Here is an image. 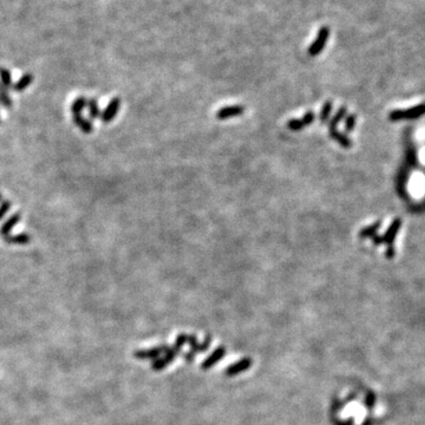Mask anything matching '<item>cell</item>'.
<instances>
[{
	"mask_svg": "<svg viewBox=\"0 0 425 425\" xmlns=\"http://www.w3.org/2000/svg\"><path fill=\"white\" fill-rule=\"evenodd\" d=\"M12 207V202L8 200H2L1 202H0V221H1L2 219H4V216L9 212V209H11Z\"/></svg>",
	"mask_w": 425,
	"mask_h": 425,
	"instance_id": "obj_20",
	"label": "cell"
},
{
	"mask_svg": "<svg viewBox=\"0 0 425 425\" xmlns=\"http://www.w3.org/2000/svg\"><path fill=\"white\" fill-rule=\"evenodd\" d=\"M0 93H8V89H6L4 85H1V83H0Z\"/></svg>",
	"mask_w": 425,
	"mask_h": 425,
	"instance_id": "obj_29",
	"label": "cell"
},
{
	"mask_svg": "<svg viewBox=\"0 0 425 425\" xmlns=\"http://www.w3.org/2000/svg\"><path fill=\"white\" fill-rule=\"evenodd\" d=\"M168 349H169V347H168L167 345H162V346L154 347V349L137 350V351H135L134 356H135V358L141 359V360H149V359L156 360L157 358H160V356L162 355V353L167 352Z\"/></svg>",
	"mask_w": 425,
	"mask_h": 425,
	"instance_id": "obj_3",
	"label": "cell"
},
{
	"mask_svg": "<svg viewBox=\"0 0 425 425\" xmlns=\"http://www.w3.org/2000/svg\"><path fill=\"white\" fill-rule=\"evenodd\" d=\"M0 105L6 109H11L13 105V100L9 97L8 93H0Z\"/></svg>",
	"mask_w": 425,
	"mask_h": 425,
	"instance_id": "obj_21",
	"label": "cell"
},
{
	"mask_svg": "<svg viewBox=\"0 0 425 425\" xmlns=\"http://www.w3.org/2000/svg\"><path fill=\"white\" fill-rule=\"evenodd\" d=\"M0 123H1V118H0Z\"/></svg>",
	"mask_w": 425,
	"mask_h": 425,
	"instance_id": "obj_31",
	"label": "cell"
},
{
	"mask_svg": "<svg viewBox=\"0 0 425 425\" xmlns=\"http://www.w3.org/2000/svg\"><path fill=\"white\" fill-rule=\"evenodd\" d=\"M381 225H382V222H381V221H377V222H375V223H373V225H371V226L365 227V228H363V229L360 230V232H359V236H360V238H362V239L372 238L373 235L377 234L378 229L381 228Z\"/></svg>",
	"mask_w": 425,
	"mask_h": 425,
	"instance_id": "obj_15",
	"label": "cell"
},
{
	"mask_svg": "<svg viewBox=\"0 0 425 425\" xmlns=\"http://www.w3.org/2000/svg\"><path fill=\"white\" fill-rule=\"evenodd\" d=\"M330 136L333 139H336V141L338 142V143L344 148H351L352 147L351 138H349L346 135H344V134H342V132H339L338 130H337V129H334V130H331Z\"/></svg>",
	"mask_w": 425,
	"mask_h": 425,
	"instance_id": "obj_14",
	"label": "cell"
},
{
	"mask_svg": "<svg viewBox=\"0 0 425 425\" xmlns=\"http://www.w3.org/2000/svg\"><path fill=\"white\" fill-rule=\"evenodd\" d=\"M87 109H89V116L91 119H96L100 117V109L98 106V100L96 98H90L87 99Z\"/></svg>",
	"mask_w": 425,
	"mask_h": 425,
	"instance_id": "obj_16",
	"label": "cell"
},
{
	"mask_svg": "<svg viewBox=\"0 0 425 425\" xmlns=\"http://www.w3.org/2000/svg\"><path fill=\"white\" fill-rule=\"evenodd\" d=\"M332 109H333L332 100H327L325 104H324L323 109H321V111H320L319 118H320L321 122H326L327 119H329V117L331 116V112H332Z\"/></svg>",
	"mask_w": 425,
	"mask_h": 425,
	"instance_id": "obj_19",
	"label": "cell"
},
{
	"mask_svg": "<svg viewBox=\"0 0 425 425\" xmlns=\"http://www.w3.org/2000/svg\"><path fill=\"white\" fill-rule=\"evenodd\" d=\"M356 116L355 115H350L349 117L346 118V122H345V130L347 131V132H351L353 129H355V126H356Z\"/></svg>",
	"mask_w": 425,
	"mask_h": 425,
	"instance_id": "obj_23",
	"label": "cell"
},
{
	"mask_svg": "<svg viewBox=\"0 0 425 425\" xmlns=\"http://www.w3.org/2000/svg\"><path fill=\"white\" fill-rule=\"evenodd\" d=\"M401 227H402V220L395 219L390 225V227L388 228V230L385 232L384 236H382L383 242H385L388 246H392V243H394L396 236H397V233L399 232V229H401Z\"/></svg>",
	"mask_w": 425,
	"mask_h": 425,
	"instance_id": "obj_6",
	"label": "cell"
},
{
	"mask_svg": "<svg viewBox=\"0 0 425 425\" xmlns=\"http://www.w3.org/2000/svg\"><path fill=\"white\" fill-rule=\"evenodd\" d=\"M178 353V351L176 349H174V347H169L168 349V351L164 353L163 358H157L156 360H154V363H152L151 368L154 371H161V370H163L165 366L169 365L170 363H173V360L176 355Z\"/></svg>",
	"mask_w": 425,
	"mask_h": 425,
	"instance_id": "obj_4",
	"label": "cell"
},
{
	"mask_svg": "<svg viewBox=\"0 0 425 425\" xmlns=\"http://www.w3.org/2000/svg\"><path fill=\"white\" fill-rule=\"evenodd\" d=\"M1 201H2V195H1V194H0V202H1Z\"/></svg>",
	"mask_w": 425,
	"mask_h": 425,
	"instance_id": "obj_30",
	"label": "cell"
},
{
	"mask_svg": "<svg viewBox=\"0 0 425 425\" xmlns=\"http://www.w3.org/2000/svg\"><path fill=\"white\" fill-rule=\"evenodd\" d=\"M2 240L8 245H26V243L31 242V235L26 234V233H20V234H8L2 236Z\"/></svg>",
	"mask_w": 425,
	"mask_h": 425,
	"instance_id": "obj_10",
	"label": "cell"
},
{
	"mask_svg": "<svg viewBox=\"0 0 425 425\" xmlns=\"http://www.w3.org/2000/svg\"><path fill=\"white\" fill-rule=\"evenodd\" d=\"M372 241H373V243H375V245H381V243H383V239H382V236L381 235H373L372 236Z\"/></svg>",
	"mask_w": 425,
	"mask_h": 425,
	"instance_id": "obj_27",
	"label": "cell"
},
{
	"mask_svg": "<svg viewBox=\"0 0 425 425\" xmlns=\"http://www.w3.org/2000/svg\"><path fill=\"white\" fill-rule=\"evenodd\" d=\"M395 254H396V251H395V248L392 247V246H388V249H386V252H385V256L388 259H392L395 256Z\"/></svg>",
	"mask_w": 425,
	"mask_h": 425,
	"instance_id": "obj_26",
	"label": "cell"
},
{
	"mask_svg": "<svg viewBox=\"0 0 425 425\" xmlns=\"http://www.w3.org/2000/svg\"><path fill=\"white\" fill-rule=\"evenodd\" d=\"M245 108L241 105H233V106H225V108L220 109L216 112V118L219 119H227L230 117H235V116H241Z\"/></svg>",
	"mask_w": 425,
	"mask_h": 425,
	"instance_id": "obj_7",
	"label": "cell"
},
{
	"mask_svg": "<svg viewBox=\"0 0 425 425\" xmlns=\"http://www.w3.org/2000/svg\"><path fill=\"white\" fill-rule=\"evenodd\" d=\"M119 106H121V99H119L118 97H113V98L109 102V104L106 105L104 111L100 113V119H102V122L104 123V124H108V123H110L116 118V116H117L118 113Z\"/></svg>",
	"mask_w": 425,
	"mask_h": 425,
	"instance_id": "obj_2",
	"label": "cell"
},
{
	"mask_svg": "<svg viewBox=\"0 0 425 425\" xmlns=\"http://www.w3.org/2000/svg\"><path fill=\"white\" fill-rule=\"evenodd\" d=\"M252 365V359L251 358H242L240 362L235 363V364L230 365L229 368H227V370L225 371V375L228 376V377H233V376L239 375V373H241L243 371H247V370L251 368Z\"/></svg>",
	"mask_w": 425,
	"mask_h": 425,
	"instance_id": "obj_5",
	"label": "cell"
},
{
	"mask_svg": "<svg viewBox=\"0 0 425 425\" xmlns=\"http://www.w3.org/2000/svg\"><path fill=\"white\" fill-rule=\"evenodd\" d=\"M187 339H188L187 334H178L177 338H176V342H175V345L173 347H174V349H176L177 351H180L181 347H182L184 344L187 343Z\"/></svg>",
	"mask_w": 425,
	"mask_h": 425,
	"instance_id": "obj_24",
	"label": "cell"
},
{
	"mask_svg": "<svg viewBox=\"0 0 425 425\" xmlns=\"http://www.w3.org/2000/svg\"><path fill=\"white\" fill-rule=\"evenodd\" d=\"M226 355V349L225 346H219L216 347L215 351H214L212 355H210L208 358H207L204 362L202 363V365H201V368L203 370H208L212 368L213 365H215L216 363H219L220 360L223 358V356Z\"/></svg>",
	"mask_w": 425,
	"mask_h": 425,
	"instance_id": "obj_8",
	"label": "cell"
},
{
	"mask_svg": "<svg viewBox=\"0 0 425 425\" xmlns=\"http://www.w3.org/2000/svg\"><path fill=\"white\" fill-rule=\"evenodd\" d=\"M346 113H347L346 106H342V108H340L338 110V111H337V113H336V115H334V117L332 119H331V122H330V124H329L330 131L331 130H334V129H337V125H338L339 123H340V121H342V119L344 117H345Z\"/></svg>",
	"mask_w": 425,
	"mask_h": 425,
	"instance_id": "obj_17",
	"label": "cell"
},
{
	"mask_svg": "<svg viewBox=\"0 0 425 425\" xmlns=\"http://www.w3.org/2000/svg\"><path fill=\"white\" fill-rule=\"evenodd\" d=\"M87 106V99L84 96H80L78 98H76L71 104V112L72 116L82 115L83 110Z\"/></svg>",
	"mask_w": 425,
	"mask_h": 425,
	"instance_id": "obj_13",
	"label": "cell"
},
{
	"mask_svg": "<svg viewBox=\"0 0 425 425\" xmlns=\"http://www.w3.org/2000/svg\"><path fill=\"white\" fill-rule=\"evenodd\" d=\"M20 220H21V214L20 213H14L13 215L9 216L8 219L6 220L4 223H2V226L0 227V235L5 236V235L11 234L12 229L14 228L17 223L20 222Z\"/></svg>",
	"mask_w": 425,
	"mask_h": 425,
	"instance_id": "obj_9",
	"label": "cell"
},
{
	"mask_svg": "<svg viewBox=\"0 0 425 425\" xmlns=\"http://www.w3.org/2000/svg\"><path fill=\"white\" fill-rule=\"evenodd\" d=\"M287 126H288V129H290V130H293V131H298V130H301V129L304 128V123H303V121H301V119H290V121H288V123H287Z\"/></svg>",
	"mask_w": 425,
	"mask_h": 425,
	"instance_id": "obj_22",
	"label": "cell"
},
{
	"mask_svg": "<svg viewBox=\"0 0 425 425\" xmlns=\"http://www.w3.org/2000/svg\"><path fill=\"white\" fill-rule=\"evenodd\" d=\"M425 115V103L417 106H412L407 110H394L389 116L391 121H401V119H415Z\"/></svg>",
	"mask_w": 425,
	"mask_h": 425,
	"instance_id": "obj_1",
	"label": "cell"
},
{
	"mask_svg": "<svg viewBox=\"0 0 425 425\" xmlns=\"http://www.w3.org/2000/svg\"><path fill=\"white\" fill-rule=\"evenodd\" d=\"M0 83L1 85H4L6 89H12V74L8 70L6 69H0Z\"/></svg>",
	"mask_w": 425,
	"mask_h": 425,
	"instance_id": "obj_18",
	"label": "cell"
},
{
	"mask_svg": "<svg viewBox=\"0 0 425 425\" xmlns=\"http://www.w3.org/2000/svg\"><path fill=\"white\" fill-rule=\"evenodd\" d=\"M194 355H195V353H194V352L186 353V355H184V358H186L187 362H193V359H194Z\"/></svg>",
	"mask_w": 425,
	"mask_h": 425,
	"instance_id": "obj_28",
	"label": "cell"
},
{
	"mask_svg": "<svg viewBox=\"0 0 425 425\" xmlns=\"http://www.w3.org/2000/svg\"><path fill=\"white\" fill-rule=\"evenodd\" d=\"M72 117H73L74 125L78 126V128L84 132V134L89 135V134H91V132L93 131V125H92V123L89 121V119L85 118V117H83L82 115L72 116Z\"/></svg>",
	"mask_w": 425,
	"mask_h": 425,
	"instance_id": "obj_11",
	"label": "cell"
},
{
	"mask_svg": "<svg viewBox=\"0 0 425 425\" xmlns=\"http://www.w3.org/2000/svg\"><path fill=\"white\" fill-rule=\"evenodd\" d=\"M314 119H316V115H314V112L313 111H307L304 115V117L301 118V121H303L304 125H310V124H312Z\"/></svg>",
	"mask_w": 425,
	"mask_h": 425,
	"instance_id": "obj_25",
	"label": "cell"
},
{
	"mask_svg": "<svg viewBox=\"0 0 425 425\" xmlns=\"http://www.w3.org/2000/svg\"><path fill=\"white\" fill-rule=\"evenodd\" d=\"M32 82H33V76H32V73H25L24 76H21V78H19L17 83L12 85V89L17 92H21L24 91L25 89H27V87L31 85Z\"/></svg>",
	"mask_w": 425,
	"mask_h": 425,
	"instance_id": "obj_12",
	"label": "cell"
}]
</instances>
